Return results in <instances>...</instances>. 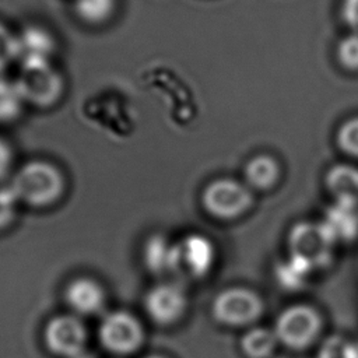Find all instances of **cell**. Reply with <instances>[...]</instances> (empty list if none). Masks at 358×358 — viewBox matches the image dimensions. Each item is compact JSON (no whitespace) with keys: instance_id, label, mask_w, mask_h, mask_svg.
<instances>
[{"instance_id":"6da1fadb","label":"cell","mask_w":358,"mask_h":358,"mask_svg":"<svg viewBox=\"0 0 358 358\" xmlns=\"http://www.w3.org/2000/svg\"><path fill=\"white\" fill-rule=\"evenodd\" d=\"M64 178L50 162L31 161L18 169L10 187L17 199L32 207H48L64 192Z\"/></svg>"},{"instance_id":"7a4b0ae2","label":"cell","mask_w":358,"mask_h":358,"mask_svg":"<svg viewBox=\"0 0 358 358\" xmlns=\"http://www.w3.org/2000/svg\"><path fill=\"white\" fill-rule=\"evenodd\" d=\"M15 84L25 101L39 106H49L63 91V78L50 62L22 63Z\"/></svg>"},{"instance_id":"3957f363","label":"cell","mask_w":358,"mask_h":358,"mask_svg":"<svg viewBox=\"0 0 358 358\" xmlns=\"http://www.w3.org/2000/svg\"><path fill=\"white\" fill-rule=\"evenodd\" d=\"M322 320L317 313L308 306H294L287 309L275 324V336L278 343L289 350L301 351L315 343L320 333Z\"/></svg>"},{"instance_id":"277c9868","label":"cell","mask_w":358,"mask_h":358,"mask_svg":"<svg viewBox=\"0 0 358 358\" xmlns=\"http://www.w3.org/2000/svg\"><path fill=\"white\" fill-rule=\"evenodd\" d=\"M99 341L113 354L129 355L141 347L144 330L136 316L116 310L106 315L99 324Z\"/></svg>"},{"instance_id":"5b68a950","label":"cell","mask_w":358,"mask_h":358,"mask_svg":"<svg viewBox=\"0 0 358 358\" xmlns=\"http://www.w3.org/2000/svg\"><path fill=\"white\" fill-rule=\"evenodd\" d=\"M201 201L215 218L231 220L250 207L252 196L242 183L234 179H217L204 187Z\"/></svg>"},{"instance_id":"8992f818","label":"cell","mask_w":358,"mask_h":358,"mask_svg":"<svg viewBox=\"0 0 358 358\" xmlns=\"http://www.w3.org/2000/svg\"><path fill=\"white\" fill-rule=\"evenodd\" d=\"M260 298L245 288H228L220 292L213 302L215 320L227 326H246L260 316Z\"/></svg>"},{"instance_id":"52a82bcc","label":"cell","mask_w":358,"mask_h":358,"mask_svg":"<svg viewBox=\"0 0 358 358\" xmlns=\"http://www.w3.org/2000/svg\"><path fill=\"white\" fill-rule=\"evenodd\" d=\"M43 338L50 352L63 358H77L84 354L87 330L78 317L60 315L48 322Z\"/></svg>"},{"instance_id":"ba28073f","label":"cell","mask_w":358,"mask_h":358,"mask_svg":"<svg viewBox=\"0 0 358 358\" xmlns=\"http://www.w3.org/2000/svg\"><path fill=\"white\" fill-rule=\"evenodd\" d=\"M187 305L185 291L176 284H158L152 287L144 298L147 315L158 324L175 323L183 315Z\"/></svg>"},{"instance_id":"9c48e42d","label":"cell","mask_w":358,"mask_h":358,"mask_svg":"<svg viewBox=\"0 0 358 358\" xmlns=\"http://www.w3.org/2000/svg\"><path fill=\"white\" fill-rule=\"evenodd\" d=\"M18 36V60L22 63L50 62L56 50V39L53 34L39 25L31 24L22 28Z\"/></svg>"},{"instance_id":"30bf717a","label":"cell","mask_w":358,"mask_h":358,"mask_svg":"<svg viewBox=\"0 0 358 358\" xmlns=\"http://www.w3.org/2000/svg\"><path fill=\"white\" fill-rule=\"evenodd\" d=\"M143 260L154 274L171 273L182 264L180 243H175L164 235H152L144 245Z\"/></svg>"},{"instance_id":"8fae6325","label":"cell","mask_w":358,"mask_h":358,"mask_svg":"<svg viewBox=\"0 0 358 358\" xmlns=\"http://www.w3.org/2000/svg\"><path fill=\"white\" fill-rule=\"evenodd\" d=\"M182 264L196 277L206 275L215 260L213 242L201 234H189L180 242Z\"/></svg>"},{"instance_id":"7c38bea8","label":"cell","mask_w":358,"mask_h":358,"mask_svg":"<svg viewBox=\"0 0 358 358\" xmlns=\"http://www.w3.org/2000/svg\"><path fill=\"white\" fill-rule=\"evenodd\" d=\"M64 296L69 306L80 315L96 313L105 303V292L102 287L87 277L71 281L66 288Z\"/></svg>"},{"instance_id":"4fadbf2b","label":"cell","mask_w":358,"mask_h":358,"mask_svg":"<svg viewBox=\"0 0 358 358\" xmlns=\"http://www.w3.org/2000/svg\"><path fill=\"white\" fill-rule=\"evenodd\" d=\"M117 10V0H73L76 17L91 27L109 22Z\"/></svg>"},{"instance_id":"5bb4252c","label":"cell","mask_w":358,"mask_h":358,"mask_svg":"<svg viewBox=\"0 0 358 358\" xmlns=\"http://www.w3.org/2000/svg\"><path fill=\"white\" fill-rule=\"evenodd\" d=\"M278 340L274 331L263 327L252 329L241 340V348L246 358H270L277 348Z\"/></svg>"},{"instance_id":"9a60e30c","label":"cell","mask_w":358,"mask_h":358,"mask_svg":"<svg viewBox=\"0 0 358 358\" xmlns=\"http://www.w3.org/2000/svg\"><path fill=\"white\" fill-rule=\"evenodd\" d=\"M246 179L256 187H268L278 176L277 165L271 158L257 157L246 165Z\"/></svg>"},{"instance_id":"2e32d148","label":"cell","mask_w":358,"mask_h":358,"mask_svg":"<svg viewBox=\"0 0 358 358\" xmlns=\"http://www.w3.org/2000/svg\"><path fill=\"white\" fill-rule=\"evenodd\" d=\"M336 57L345 70L358 71V31H352L338 41Z\"/></svg>"},{"instance_id":"e0dca14e","label":"cell","mask_w":358,"mask_h":358,"mask_svg":"<svg viewBox=\"0 0 358 358\" xmlns=\"http://www.w3.org/2000/svg\"><path fill=\"white\" fill-rule=\"evenodd\" d=\"M24 101L15 83L0 78V119H11L18 110Z\"/></svg>"},{"instance_id":"ac0fdd59","label":"cell","mask_w":358,"mask_h":358,"mask_svg":"<svg viewBox=\"0 0 358 358\" xmlns=\"http://www.w3.org/2000/svg\"><path fill=\"white\" fill-rule=\"evenodd\" d=\"M18 60V36L0 21V73Z\"/></svg>"},{"instance_id":"d6986e66","label":"cell","mask_w":358,"mask_h":358,"mask_svg":"<svg viewBox=\"0 0 358 358\" xmlns=\"http://www.w3.org/2000/svg\"><path fill=\"white\" fill-rule=\"evenodd\" d=\"M18 201L20 200L17 199L10 186L0 189V229L6 228L13 222L17 213Z\"/></svg>"},{"instance_id":"ffe728a7","label":"cell","mask_w":358,"mask_h":358,"mask_svg":"<svg viewBox=\"0 0 358 358\" xmlns=\"http://www.w3.org/2000/svg\"><path fill=\"white\" fill-rule=\"evenodd\" d=\"M338 137L345 152L358 155V119L347 122L340 130Z\"/></svg>"},{"instance_id":"44dd1931","label":"cell","mask_w":358,"mask_h":358,"mask_svg":"<svg viewBox=\"0 0 358 358\" xmlns=\"http://www.w3.org/2000/svg\"><path fill=\"white\" fill-rule=\"evenodd\" d=\"M341 18L352 29L358 31V0H343Z\"/></svg>"},{"instance_id":"7402d4cb","label":"cell","mask_w":358,"mask_h":358,"mask_svg":"<svg viewBox=\"0 0 358 358\" xmlns=\"http://www.w3.org/2000/svg\"><path fill=\"white\" fill-rule=\"evenodd\" d=\"M11 162H13L11 148L4 140L0 138V179H3L8 173L11 168Z\"/></svg>"},{"instance_id":"603a6c76","label":"cell","mask_w":358,"mask_h":358,"mask_svg":"<svg viewBox=\"0 0 358 358\" xmlns=\"http://www.w3.org/2000/svg\"><path fill=\"white\" fill-rule=\"evenodd\" d=\"M145 358H165L164 355H157V354H151V355H147Z\"/></svg>"}]
</instances>
